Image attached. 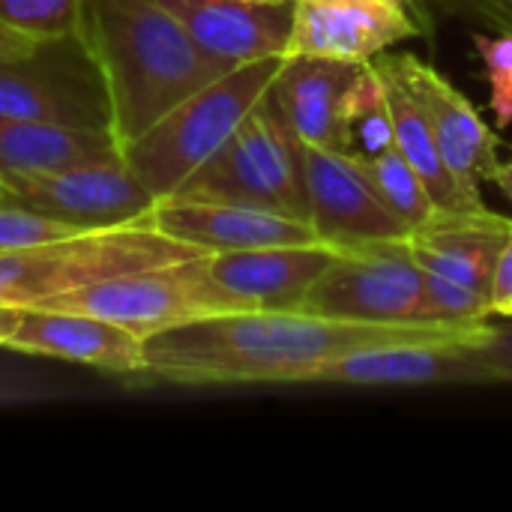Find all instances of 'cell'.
<instances>
[{"instance_id":"15","label":"cell","mask_w":512,"mask_h":512,"mask_svg":"<svg viewBox=\"0 0 512 512\" xmlns=\"http://www.w3.org/2000/svg\"><path fill=\"white\" fill-rule=\"evenodd\" d=\"M222 69L285 57L294 0H159Z\"/></svg>"},{"instance_id":"24","label":"cell","mask_w":512,"mask_h":512,"mask_svg":"<svg viewBox=\"0 0 512 512\" xmlns=\"http://www.w3.org/2000/svg\"><path fill=\"white\" fill-rule=\"evenodd\" d=\"M78 234H90L72 222L18 207V204H6L0 201V252H12V249H33V246H45V243H57V240H69Z\"/></svg>"},{"instance_id":"31","label":"cell","mask_w":512,"mask_h":512,"mask_svg":"<svg viewBox=\"0 0 512 512\" xmlns=\"http://www.w3.org/2000/svg\"><path fill=\"white\" fill-rule=\"evenodd\" d=\"M492 180L504 189V195L512 201V156L507 162H498L495 171H492Z\"/></svg>"},{"instance_id":"29","label":"cell","mask_w":512,"mask_h":512,"mask_svg":"<svg viewBox=\"0 0 512 512\" xmlns=\"http://www.w3.org/2000/svg\"><path fill=\"white\" fill-rule=\"evenodd\" d=\"M438 3H450V0H405V6L411 9V15L417 18V24H420V30H423V36H432V30H435V9H438Z\"/></svg>"},{"instance_id":"27","label":"cell","mask_w":512,"mask_h":512,"mask_svg":"<svg viewBox=\"0 0 512 512\" xmlns=\"http://www.w3.org/2000/svg\"><path fill=\"white\" fill-rule=\"evenodd\" d=\"M492 318H512V231L492 276Z\"/></svg>"},{"instance_id":"16","label":"cell","mask_w":512,"mask_h":512,"mask_svg":"<svg viewBox=\"0 0 512 512\" xmlns=\"http://www.w3.org/2000/svg\"><path fill=\"white\" fill-rule=\"evenodd\" d=\"M3 348L96 369L102 375H144V339L105 318L66 309H21Z\"/></svg>"},{"instance_id":"22","label":"cell","mask_w":512,"mask_h":512,"mask_svg":"<svg viewBox=\"0 0 512 512\" xmlns=\"http://www.w3.org/2000/svg\"><path fill=\"white\" fill-rule=\"evenodd\" d=\"M357 162L366 168V174L375 183V189L381 192L384 204L402 219L408 234L423 228L441 210L396 144L369 156V159H357Z\"/></svg>"},{"instance_id":"32","label":"cell","mask_w":512,"mask_h":512,"mask_svg":"<svg viewBox=\"0 0 512 512\" xmlns=\"http://www.w3.org/2000/svg\"><path fill=\"white\" fill-rule=\"evenodd\" d=\"M18 312H21V309H0V348H3V342H6V336L12 333V327H15Z\"/></svg>"},{"instance_id":"13","label":"cell","mask_w":512,"mask_h":512,"mask_svg":"<svg viewBox=\"0 0 512 512\" xmlns=\"http://www.w3.org/2000/svg\"><path fill=\"white\" fill-rule=\"evenodd\" d=\"M150 225L159 234L183 246H192L204 255L321 243L315 228L303 219L246 207V204L183 198V195L159 198L150 210Z\"/></svg>"},{"instance_id":"7","label":"cell","mask_w":512,"mask_h":512,"mask_svg":"<svg viewBox=\"0 0 512 512\" xmlns=\"http://www.w3.org/2000/svg\"><path fill=\"white\" fill-rule=\"evenodd\" d=\"M39 309L87 312L117 327H126L138 339H147L159 330H168L195 318L240 312L210 276L207 255L90 282L84 288H75L48 300Z\"/></svg>"},{"instance_id":"2","label":"cell","mask_w":512,"mask_h":512,"mask_svg":"<svg viewBox=\"0 0 512 512\" xmlns=\"http://www.w3.org/2000/svg\"><path fill=\"white\" fill-rule=\"evenodd\" d=\"M78 39L102 75L120 147L231 72L213 63L159 0H84Z\"/></svg>"},{"instance_id":"28","label":"cell","mask_w":512,"mask_h":512,"mask_svg":"<svg viewBox=\"0 0 512 512\" xmlns=\"http://www.w3.org/2000/svg\"><path fill=\"white\" fill-rule=\"evenodd\" d=\"M39 42H42V39H33V36H27V33H21V30L9 27L6 21H0V63L15 60V57L33 51Z\"/></svg>"},{"instance_id":"26","label":"cell","mask_w":512,"mask_h":512,"mask_svg":"<svg viewBox=\"0 0 512 512\" xmlns=\"http://www.w3.org/2000/svg\"><path fill=\"white\" fill-rule=\"evenodd\" d=\"M471 354L495 384H512V318L504 324L489 321L483 336L471 342Z\"/></svg>"},{"instance_id":"3","label":"cell","mask_w":512,"mask_h":512,"mask_svg":"<svg viewBox=\"0 0 512 512\" xmlns=\"http://www.w3.org/2000/svg\"><path fill=\"white\" fill-rule=\"evenodd\" d=\"M282 60L264 57L219 75L120 147L123 162L156 201L174 195L231 138L270 90Z\"/></svg>"},{"instance_id":"20","label":"cell","mask_w":512,"mask_h":512,"mask_svg":"<svg viewBox=\"0 0 512 512\" xmlns=\"http://www.w3.org/2000/svg\"><path fill=\"white\" fill-rule=\"evenodd\" d=\"M372 66H375L381 90H384V102H387V111H390L396 147L411 162V168L417 171V177L429 189L432 201L441 210H477V207H486L483 201L471 198L459 186L453 171L447 168V162H444V156H441V150L435 144L432 126H429L414 90L408 87V81L396 69L393 57L381 54V57L372 60Z\"/></svg>"},{"instance_id":"33","label":"cell","mask_w":512,"mask_h":512,"mask_svg":"<svg viewBox=\"0 0 512 512\" xmlns=\"http://www.w3.org/2000/svg\"><path fill=\"white\" fill-rule=\"evenodd\" d=\"M450 3H462V6H468L471 12H477V15L483 18V12H486L489 6H495L498 0H450Z\"/></svg>"},{"instance_id":"10","label":"cell","mask_w":512,"mask_h":512,"mask_svg":"<svg viewBox=\"0 0 512 512\" xmlns=\"http://www.w3.org/2000/svg\"><path fill=\"white\" fill-rule=\"evenodd\" d=\"M0 201L72 222L84 231L147 222L156 204L123 156L0 177Z\"/></svg>"},{"instance_id":"25","label":"cell","mask_w":512,"mask_h":512,"mask_svg":"<svg viewBox=\"0 0 512 512\" xmlns=\"http://www.w3.org/2000/svg\"><path fill=\"white\" fill-rule=\"evenodd\" d=\"M474 48L483 60L489 81V105L495 111V129L512 123V36L510 33H474Z\"/></svg>"},{"instance_id":"4","label":"cell","mask_w":512,"mask_h":512,"mask_svg":"<svg viewBox=\"0 0 512 512\" xmlns=\"http://www.w3.org/2000/svg\"><path fill=\"white\" fill-rule=\"evenodd\" d=\"M204 255L159 234L150 219L69 240L0 252V309H33L48 300L123 273L153 270Z\"/></svg>"},{"instance_id":"11","label":"cell","mask_w":512,"mask_h":512,"mask_svg":"<svg viewBox=\"0 0 512 512\" xmlns=\"http://www.w3.org/2000/svg\"><path fill=\"white\" fill-rule=\"evenodd\" d=\"M303 177L309 225L321 243L348 249L372 240L408 237V228L384 204L381 192L354 156L303 144Z\"/></svg>"},{"instance_id":"5","label":"cell","mask_w":512,"mask_h":512,"mask_svg":"<svg viewBox=\"0 0 512 512\" xmlns=\"http://www.w3.org/2000/svg\"><path fill=\"white\" fill-rule=\"evenodd\" d=\"M174 195L231 201L309 222L303 141L282 117L270 90Z\"/></svg>"},{"instance_id":"18","label":"cell","mask_w":512,"mask_h":512,"mask_svg":"<svg viewBox=\"0 0 512 512\" xmlns=\"http://www.w3.org/2000/svg\"><path fill=\"white\" fill-rule=\"evenodd\" d=\"M339 252L330 243L213 252L207 267L240 312H288L303 306L309 288Z\"/></svg>"},{"instance_id":"17","label":"cell","mask_w":512,"mask_h":512,"mask_svg":"<svg viewBox=\"0 0 512 512\" xmlns=\"http://www.w3.org/2000/svg\"><path fill=\"white\" fill-rule=\"evenodd\" d=\"M483 330L462 336V339H450V342H408V345L351 351L324 363L315 372L312 384H345V387L495 384L489 372L471 354V342L480 339Z\"/></svg>"},{"instance_id":"14","label":"cell","mask_w":512,"mask_h":512,"mask_svg":"<svg viewBox=\"0 0 512 512\" xmlns=\"http://www.w3.org/2000/svg\"><path fill=\"white\" fill-rule=\"evenodd\" d=\"M390 57L408 81V87L414 90L447 168L471 198L483 201L480 186L492 180V171L498 165V132L480 117L474 102L462 90H456L435 66L423 63L417 54Z\"/></svg>"},{"instance_id":"8","label":"cell","mask_w":512,"mask_h":512,"mask_svg":"<svg viewBox=\"0 0 512 512\" xmlns=\"http://www.w3.org/2000/svg\"><path fill=\"white\" fill-rule=\"evenodd\" d=\"M300 312L354 324H429L426 276L408 237L342 249L309 288Z\"/></svg>"},{"instance_id":"23","label":"cell","mask_w":512,"mask_h":512,"mask_svg":"<svg viewBox=\"0 0 512 512\" xmlns=\"http://www.w3.org/2000/svg\"><path fill=\"white\" fill-rule=\"evenodd\" d=\"M84 0H0V21L33 36L63 39L75 36Z\"/></svg>"},{"instance_id":"12","label":"cell","mask_w":512,"mask_h":512,"mask_svg":"<svg viewBox=\"0 0 512 512\" xmlns=\"http://www.w3.org/2000/svg\"><path fill=\"white\" fill-rule=\"evenodd\" d=\"M423 30L405 0H294L288 54L372 63Z\"/></svg>"},{"instance_id":"6","label":"cell","mask_w":512,"mask_h":512,"mask_svg":"<svg viewBox=\"0 0 512 512\" xmlns=\"http://www.w3.org/2000/svg\"><path fill=\"white\" fill-rule=\"evenodd\" d=\"M512 231V219L477 210H438L408 234L426 276V321L450 330H474L492 321V276Z\"/></svg>"},{"instance_id":"19","label":"cell","mask_w":512,"mask_h":512,"mask_svg":"<svg viewBox=\"0 0 512 512\" xmlns=\"http://www.w3.org/2000/svg\"><path fill=\"white\" fill-rule=\"evenodd\" d=\"M366 63L288 54L270 96L294 135L321 150L348 153V105Z\"/></svg>"},{"instance_id":"1","label":"cell","mask_w":512,"mask_h":512,"mask_svg":"<svg viewBox=\"0 0 512 512\" xmlns=\"http://www.w3.org/2000/svg\"><path fill=\"white\" fill-rule=\"evenodd\" d=\"M483 327L354 324L300 309L222 312L147 336L144 375L180 387L312 384L315 372L342 354L408 342H450Z\"/></svg>"},{"instance_id":"21","label":"cell","mask_w":512,"mask_h":512,"mask_svg":"<svg viewBox=\"0 0 512 512\" xmlns=\"http://www.w3.org/2000/svg\"><path fill=\"white\" fill-rule=\"evenodd\" d=\"M114 156H120V144L111 132H90L0 114V177L39 174Z\"/></svg>"},{"instance_id":"30","label":"cell","mask_w":512,"mask_h":512,"mask_svg":"<svg viewBox=\"0 0 512 512\" xmlns=\"http://www.w3.org/2000/svg\"><path fill=\"white\" fill-rule=\"evenodd\" d=\"M483 18H486L489 24H495L501 33H510L512 36V0H498L495 6H489V9L483 12Z\"/></svg>"},{"instance_id":"9","label":"cell","mask_w":512,"mask_h":512,"mask_svg":"<svg viewBox=\"0 0 512 512\" xmlns=\"http://www.w3.org/2000/svg\"><path fill=\"white\" fill-rule=\"evenodd\" d=\"M0 114L111 132L108 93L78 33L42 39L33 51L0 63Z\"/></svg>"}]
</instances>
